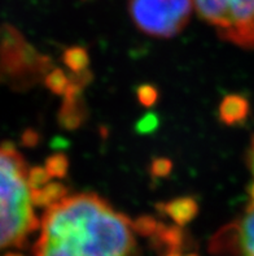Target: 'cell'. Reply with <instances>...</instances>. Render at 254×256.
<instances>
[{"mask_svg": "<svg viewBox=\"0 0 254 256\" xmlns=\"http://www.w3.org/2000/svg\"><path fill=\"white\" fill-rule=\"evenodd\" d=\"M140 96H142V102L144 104H151L152 102L155 100L156 98V91L151 90V88L145 86L144 90L140 91Z\"/></svg>", "mask_w": 254, "mask_h": 256, "instance_id": "obj_8", "label": "cell"}, {"mask_svg": "<svg viewBox=\"0 0 254 256\" xmlns=\"http://www.w3.org/2000/svg\"><path fill=\"white\" fill-rule=\"evenodd\" d=\"M38 229L35 256H139L136 225L97 195H65Z\"/></svg>", "mask_w": 254, "mask_h": 256, "instance_id": "obj_1", "label": "cell"}, {"mask_svg": "<svg viewBox=\"0 0 254 256\" xmlns=\"http://www.w3.org/2000/svg\"><path fill=\"white\" fill-rule=\"evenodd\" d=\"M164 210L178 225H184L196 214L197 204L190 198H180L168 203Z\"/></svg>", "mask_w": 254, "mask_h": 256, "instance_id": "obj_6", "label": "cell"}, {"mask_svg": "<svg viewBox=\"0 0 254 256\" xmlns=\"http://www.w3.org/2000/svg\"><path fill=\"white\" fill-rule=\"evenodd\" d=\"M193 8L219 36L254 48V0H192Z\"/></svg>", "mask_w": 254, "mask_h": 256, "instance_id": "obj_3", "label": "cell"}, {"mask_svg": "<svg viewBox=\"0 0 254 256\" xmlns=\"http://www.w3.org/2000/svg\"><path fill=\"white\" fill-rule=\"evenodd\" d=\"M249 164H251L252 173L254 176V138L252 140V147H251V154H249ZM252 200H254V184L252 186Z\"/></svg>", "mask_w": 254, "mask_h": 256, "instance_id": "obj_9", "label": "cell"}, {"mask_svg": "<svg viewBox=\"0 0 254 256\" xmlns=\"http://www.w3.org/2000/svg\"><path fill=\"white\" fill-rule=\"evenodd\" d=\"M34 172L14 147L0 146V254L22 246L39 228L42 192Z\"/></svg>", "mask_w": 254, "mask_h": 256, "instance_id": "obj_2", "label": "cell"}, {"mask_svg": "<svg viewBox=\"0 0 254 256\" xmlns=\"http://www.w3.org/2000/svg\"><path fill=\"white\" fill-rule=\"evenodd\" d=\"M248 114V104L238 95L227 96L221 106V118L227 124H235L242 121Z\"/></svg>", "mask_w": 254, "mask_h": 256, "instance_id": "obj_7", "label": "cell"}, {"mask_svg": "<svg viewBox=\"0 0 254 256\" xmlns=\"http://www.w3.org/2000/svg\"><path fill=\"white\" fill-rule=\"evenodd\" d=\"M129 8L139 29L156 38L177 36L195 10L192 0H130Z\"/></svg>", "mask_w": 254, "mask_h": 256, "instance_id": "obj_4", "label": "cell"}, {"mask_svg": "<svg viewBox=\"0 0 254 256\" xmlns=\"http://www.w3.org/2000/svg\"><path fill=\"white\" fill-rule=\"evenodd\" d=\"M212 250L223 256H254V200L242 218L213 238Z\"/></svg>", "mask_w": 254, "mask_h": 256, "instance_id": "obj_5", "label": "cell"}]
</instances>
